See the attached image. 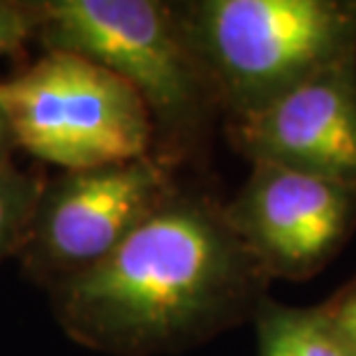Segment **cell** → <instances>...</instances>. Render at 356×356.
Here are the masks:
<instances>
[{
    "mask_svg": "<svg viewBox=\"0 0 356 356\" xmlns=\"http://www.w3.org/2000/svg\"><path fill=\"white\" fill-rule=\"evenodd\" d=\"M268 282L225 204L178 190L102 261L51 289L56 319L74 343L158 356L252 319Z\"/></svg>",
    "mask_w": 356,
    "mask_h": 356,
    "instance_id": "obj_1",
    "label": "cell"
},
{
    "mask_svg": "<svg viewBox=\"0 0 356 356\" xmlns=\"http://www.w3.org/2000/svg\"><path fill=\"white\" fill-rule=\"evenodd\" d=\"M176 7L229 123L356 60V0H197Z\"/></svg>",
    "mask_w": 356,
    "mask_h": 356,
    "instance_id": "obj_2",
    "label": "cell"
},
{
    "mask_svg": "<svg viewBox=\"0 0 356 356\" xmlns=\"http://www.w3.org/2000/svg\"><path fill=\"white\" fill-rule=\"evenodd\" d=\"M38 38L47 51L76 54L139 92L155 141L192 146L218 97L192 49L176 5L160 0H42Z\"/></svg>",
    "mask_w": 356,
    "mask_h": 356,
    "instance_id": "obj_3",
    "label": "cell"
},
{
    "mask_svg": "<svg viewBox=\"0 0 356 356\" xmlns=\"http://www.w3.org/2000/svg\"><path fill=\"white\" fill-rule=\"evenodd\" d=\"M17 146L65 172L120 165L153 153L155 130L130 83L76 54L44 51L0 81Z\"/></svg>",
    "mask_w": 356,
    "mask_h": 356,
    "instance_id": "obj_4",
    "label": "cell"
},
{
    "mask_svg": "<svg viewBox=\"0 0 356 356\" xmlns=\"http://www.w3.org/2000/svg\"><path fill=\"white\" fill-rule=\"evenodd\" d=\"M178 192L160 155L65 172L44 183L21 248L24 266L56 284L95 266Z\"/></svg>",
    "mask_w": 356,
    "mask_h": 356,
    "instance_id": "obj_5",
    "label": "cell"
},
{
    "mask_svg": "<svg viewBox=\"0 0 356 356\" xmlns=\"http://www.w3.org/2000/svg\"><path fill=\"white\" fill-rule=\"evenodd\" d=\"M225 216L270 280H303L329 264L354 232L356 188L254 162Z\"/></svg>",
    "mask_w": 356,
    "mask_h": 356,
    "instance_id": "obj_6",
    "label": "cell"
},
{
    "mask_svg": "<svg viewBox=\"0 0 356 356\" xmlns=\"http://www.w3.org/2000/svg\"><path fill=\"white\" fill-rule=\"evenodd\" d=\"M229 137L252 165L268 162L356 188V60L232 120Z\"/></svg>",
    "mask_w": 356,
    "mask_h": 356,
    "instance_id": "obj_7",
    "label": "cell"
},
{
    "mask_svg": "<svg viewBox=\"0 0 356 356\" xmlns=\"http://www.w3.org/2000/svg\"><path fill=\"white\" fill-rule=\"evenodd\" d=\"M252 322L259 356H354L324 305L289 308L266 296Z\"/></svg>",
    "mask_w": 356,
    "mask_h": 356,
    "instance_id": "obj_8",
    "label": "cell"
},
{
    "mask_svg": "<svg viewBox=\"0 0 356 356\" xmlns=\"http://www.w3.org/2000/svg\"><path fill=\"white\" fill-rule=\"evenodd\" d=\"M42 190L40 178L14 165L0 172V261L24 248Z\"/></svg>",
    "mask_w": 356,
    "mask_h": 356,
    "instance_id": "obj_9",
    "label": "cell"
},
{
    "mask_svg": "<svg viewBox=\"0 0 356 356\" xmlns=\"http://www.w3.org/2000/svg\"><path fill=\"white\" fill-rule=\"evenodd\" d=\"M38 35V7L35 3L0 0V58Z\"/></svg>",
    "mask_w": 356,
    "mask_h": 356,
    "instance_id": "obj_10",
    "label": "cell"
},
{
    "mask_svg": "<svg viewBox=\"0 0 356 356\" xmlns=\"http://www.w3.org/2000/svg\"><path fill=\"white\" fill-rule=\"evenodd\" d=\"M322 305L356 356V277L343 291H338L331 301H326Z\"/></svg>",
    "mask_w": 356,
    "mask_h": 356,
    "instance_id": "obj_11",
    "label": "cell"
},
{
    "mask_svg": "<svg viewBox=\"0 0 356 356\" xmlns=\"http://www.w3.org/2000/svg\"><path fill=\"white\" fill-rule=\"evenodd\" d=\"M14 148H17V139H14L7 113L3 111V106H0V172H5L7 167H12Z\"/></svg>",
    "mask_w": 356,
    "mask_h": 356,
    "instance_id": "obj_12",
    "label": "cell"
}]
</instances>
